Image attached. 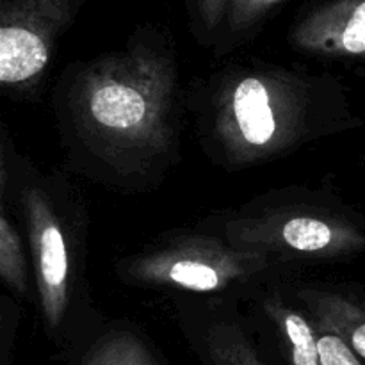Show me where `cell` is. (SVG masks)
I'll return each instance as SVG.
<instances>
[{"label":"cell","instance_id":"cell-1","mask_svg":"<svg viewBox=\"0 0 365 365\" xmlns=\"http://www.w3.org/2000/svg\"><path fill=\"white\" fill-rule=\"evenodd\" d=\"M182 103L173 48L152 34L71 64L53 93L57 128L71 166L125 192L155 189L173 170Z\"/></svg>","mask_w":365,"mask_h":365},{"label":"cell","instance_id":"cell-2","mask_svg":"<svg viewBox=\"0 0 365 365\" xmlns=\"http://www.w3.org/2000/svg\"><path fill=\"white\" fill-rule=\"evenodd\" d=\"M187 109L200 148L227 171L362 125L341 78L264 63L232 64L192 84Z\"/></svg>","mask_w":365,"mask_h":365},{"label":"cell","instance_id":"cell-3","mask_svg":"<svg viewBox=\"0 0 365 365\" xmlns=\"http://www.w3.org/2000/svg\"><path fill=\"white\" fill-rule=\"evenodd\" d=\"M203 230L284 262H341L365 253V221L328 196L280 191L210 217Z\"/></svg>","mask_w":365,"mask_h":365},{"label":"cell","instance_id":"cell-4","mask_svg":"<svg viewBox=\"0 0 365 365\" xmlns=\"http://www.w3.org/2000/svg\"><path fill=\"white\" fill-rule=\"evenodd\" d=\"M16 196L27 228L39 312L50 335L75 319L84 260L86 214L68 182L20 171Z\"/></svg>","mask_w":365,"mask_h":365},{"label":"cell","instance_id":"cell-5","mask_svg":"<svg viewBox=\"0 0 365 365\" xmlns=\"http://www.w3.org/2000/svg\"><path fill=\"white\" fill-rule=\"evenodd\" d=\"M292 264L262 253L241 252L210 232H180L157 239L116 264V277L139 289L223 296L259 285Z\"/></svg>","mask_w":365,"mask_h":365},{"label":"cell","instance_id":"cell-6","mask_svg":"<svg viewBox=\"0 0 365 365\" xmlns=\"http://www.w3.org/2000/svg\"><path fill=\"white\" fill-rule=\"evenodd\" d=\"M82 0H4L0 86L13 100H36L48 81L57 39Z\"/></svg>","mask_w":365,"mask_h":365},{"label":"cell","instance_id":"cell-7","mask_svg":"<svg viewBox=\"0 0 365 365\" xmlns=\"http://www.w3.org/2000/svg\"><path fill=\"white\" fill-rule=\"evenodd\" d=\"M291 45L310 57L365 61V0H330L291 31Z\"/></svg>","mask_w":365,"mask_h":365},{"label":"cell","instance_id":"cell-8","mask_svg":"<svg viewBox=\"0 0 365 365\" xmlns=\"http://www.w3.org/2000/svg\"><path fill=\"white\" fill-rule=\"evenodd\" d=\"M178 312L184 328L212 365H266L246 335L235 307L227 302H182Z\"/></svg>","mask_w":365,"mask_h":365},{"label":"cell","instance_id":"cell-9","mask_svg":"<svg viewBox=\"0 0 365 365\" xmlns=\"http://www.w3.org/2000/svg\"><path fill=\"white\" fill-rule=\"evenodd\" d=\"M298 302L317 324L341 335L365 362V298L349 291L305 285Z\"/></svg>","mask_w":365,"mask_h":365},{"label":"cell","instance_id":"cell-10","mask_svg":"<svg viewBox=\"0 0 365 365\" xmlns=\"http://www.w3.org/2000/svg\"><path fill=\"white\" fill-rule=\"evenodd\" d=\"M264 312L274 323L291 365H319L317 324L305 309L292 307L278 292L266 296Z\"/></svg>","mask_w":365,"mask_h":365},{"label":"cell","instance_id":"cell-11","mask_svg":"<svg viewBox=\"0 0 365 365\" xmlns=\"http://www.w3.org/2000/svg\"><path fill=\"white\" fill-rule=\"evenodd\" d=\"M81 365H159V362L143 335L132 328H114L88 349Z\"/></svg>","mask_w":365,"mask_h":365},{"label":"cell","instance_id":"cell-12","mask_svg":"<svg viewBox=\"0 0 365 365\" xmlns=\"http://www.w3.org/2000/svg\"><path fill=\"white\" fill-rule=\"evenodd\" d=\"M0 278L14 298L27 299L31 292V267L20 232L4 202L0 205Z\"/></svg>","mask_w":365,"mask_h":365},{"label":"cell","instance_id":"cell-13","mask_svg":"<svg viewBox=\"0 0 365 365\" xmlns=\"http://www.w3.org/2000/svg\"><path fill=\"white\" fill-rule=\"evenodd\" d=\"M317 353L319 365H364V360L341 335L321 324H317Z\"/></svg>","mask_w":365,"mask_h":365},{"label":"cell","instance_id":"cell-14","mask_svg":"<svg viewBox=\"0 0 365 365\" xmlns=\"http://www.w3.org/2000/svg\"><path fill=\"white\" fill-rule=\"evenodd\" d=\"M282 0H230L227 9V29L230 27V34L237 36L252 29L271 7L277 6Z\"/></svg>","mask_w":365,"mask_h":365},{"label":"cell","instance_id":"cell-15","mask_svg":"<svg viewBox=\"0 0 365 365\" xmlns=\"http://www.w3.org/2000/svg\"><path fill=\"white\" fill-rule=\"evenodd\" d=\"M0 312H2V335H0V341H2V349H0V365H9L11 362V346L14 341V331H16L18 324V316H20V310H18L16 303L9 298V296H2V302H0Z\"/></svg>","mask_w":365,"mask_h":365},{"label":"cell","instance_id":"cell-16","mask_svg":"<svg viewBox=\"0 0 365 365\" xmlns=\"http://www.w3.org/2000/svg\"><path fill=\"white\" fill-rule=\"evenodd\" d=\"M230 0H196V24L203 34L221 27Z\"/></svg>","mask_w":365,"mask_h":365}]
</instances>
